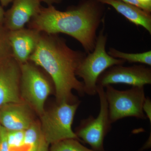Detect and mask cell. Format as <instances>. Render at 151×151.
<instances>
[{
	"mask_svg": "<svg viewBox=\"0 0 151 151\" xmlns=\"http://www.w3.org/2000/svg\"><path fill=\"white\" fill-rule=\"evenodd\" d=\"M20 90L25 100L40 115L44 113L45 101L52 91L46 76L31 61L20 65Z\"/></svg>",
	"mask_w": 151,
	"mask_h": 151,
	"instance_id": "cell-7",
	"label": "cell"
},
{
	"mask_svg": "<svg viewBox=\"0 0 151 151\" xmlns=\"http://www.w3.org/2000/svg\"><path fill=\"white\" fill-rule=\"evenodd\" d=\"M124 2L128 3V4H130L133 5L138 7L139 8L144 10L146 11V12H150L148 11L147 10V9L145 6L143 5L142 3L140 2L138 0H120Z\"/></svg>",
	"mask_w": 151,
	"mask_h": 151,
	"instance_id": "cell-22",
	"label": "cell"
},
{
	"mask_svg": "<svg viewBox=\"0 0 151 151\" xmlns=\"http://www.w3.org/2000/svg\"><path fill=\"white\" fill-rule=\"evenodd\" d=\"M143 111L147 119L151 124V100L149 97H146L143 104Z\"/></svg>",
	"mask_w": 151,
	"mask_h": 151,
	"instance_id": "cell-20",
	"label": "cell"
},
{
	"mask_svg": "<svg viewBox=\"0 0 151 151\" xmlns=\"http://www.w3.org/2000/svg\"><path fill=\"white\" fill-rule=\"evenodd\" d=\"M100 110L94 117L90 115L81 120L75 133L80 141L88 144L94 150L103 151L104 141L106 135L112 129V123L109 118L108 103L105 97L104 87L97 86Z\"/></svg>",
	"mask_w": 151,
	"mask_h": 151,
	"instance_id": "cell-6",
	"label": "cell"
},
{
	"mask_svg": "<svg viewBox=\"0 0 151 151\" xmlns=\"http://www.w3.org/2000/svg\"><path fill=\"white\" fill-rule=\"evenodd\" d=\"M24 132V146L29 148L37 147L42 136L39 125L33 122Z\"/></svg>",
	"mask_w": 151,
	"mask_h": 151,
	"instance_id": "cell-17",
	"label": "cell"
},
{
	"mask_svg": "<svg viewBox=\"0 0 151 151\" xmlns=\"http://www.w3.org/2000/svg\"><path fill=\"white\" fill-rule=\"evenodd\" d=\"M49 145L42 135L36 151H48Z\"/></svg>",
	"mask_w": 151,
	"mask_h": 151,
	"instance_id": "cell-21",
	"label": "cell"
},
{
	"mask_svg": "<svg viewBox=\"0 0 151 151\" xmlns=\"http://www.w3.org/2000/svg\"><path fill=\"white\" fill-rule=\"evenodd\" d=\"M96 0H86L62 12L53 5L42 6L29 23V27L49 34L63 33L72 37L82 45L87 54L94 50L96 32L103 22V9Z\"/></svg>",
	"mask_w": 151,
	"mask_h": 151,
	"instance_id": "cell-2",
	"label": "cell"
},
{
	"mask_svg": "<svg viewBox=\"0 0 151 151\" xmlns=\"http://www.w3.org/2000/svg\"><path fill=\"white\" fill-rule=\"evenodd\" d=\"M104 28L96 39L94 50L88 53L77 67L76 75L83 79L85 94L94 96L97 94V79L101 74L116 65H123L125 60L114 58L106 51L107 36L104 34Z\"/></svg>",
	"mask_w": 151,
	"mask_h": 151,
	"instance_id": "cell-3",
	"label": "cell"
},
{
	"mask_svg": "<svg viewBox=\"0 0 151 151\" xmlns=\"http://www.w3.org/2000/svg\"><path fill=\"white\" fill-rule=\"evenodd\" d=\"M108 53L114 58L123 60L126 62L128 61L130 63H137L146 64L148 66L151 65V50L141 53H130L111 48Z\"/></svg>",
	"mask_w": 151,
	"mask_h": 151,
	"instance_id": "cell-14",
	"label": "cell"
},
{
	"mask_svg": "<svg viewBox=\"0 0 151 151\" xmlns=\"http://www.w3.org/2000/svg\"><path fill=\"white\" fill-rule=\"evenodd\" d=\"M41 34L29 28L9 31L12 57L20 65L29 61L39 42Z\"/></svg>",
	"mask_w": 151,
	"mask_h": 151,
	"instance_id": "cell-10",
	"label": "cell"
},
{
	"mask_svg": "<svg viewBox=\"0 0 151 151\" xmlns=\"http://www.w3.org/2000/svg\"><path fill=\"white\" fill-rule=\"evenodd\" d=\"M76 139H67L60 141L52 144L50 151H97L88 148Z\"/></svg>",
	"mask_w": 151,
	"mask_h": 151,
	"instance_id": "cell-15",
	"label": "cell"
},
{
	"mask_svg": "<svg viewBox=\"0 0 151 151\" xmlns=\"http://www.w3.org/2000/svg\"><path fill=\"white\" fill-rule=\"evenodd\" d=\"M80 102L58 103L41 115L42 134L47 142L53 144L67 139L80 140L72 130V125Z\"/></svg>",
	"mask_w": 151,
	"mask_h": 151,
	"instance_id": "cell-4",
	"label": "cell"
},
{
	"mask_svg": "<svg viewBox=\"0 0 151 151\" xmlns=\"http://www.w3.org/2000/svg\"><path fill=\"white\" fill-rule=\"evenodd\" d=\"M24 131H8V142L10 149L24 146Z\"/></svg>",
	"mask_w": 151,
	"mask_h": 151,
	"instance_id": "cell-18",
	"label": "cell"
},
{
	"mask_svg": "<svg viewBox=\"0 0 151 151\" xmlns=\"http://www.w3.org/2000/svg\"><path fill=\"white\" fill-rule=\"evenodd\" d=\"M115 84L144 86L151 84V68L145 65H116L105 70L97 79V86L106 87Z\"/></svg>",
	"mask_w": 151,
	"mask_h": 151,
	"instance_id": "cell-8",
	"label": "cell"
},
{
	"mask_svg": "<svg viewBox=\"0 0 151 151\" xmlns=\"http://www.w3.org/2000/svg\"><path fill=\"white\" fill-rule=\"evenodd\" d=\"M41 33L39 42L29 61L42 68L51 78L58 103L80 102L72 91L81 96L85 94L84 84L76 78V71L86 53L71 49L58 34Z\"/></svg>",
	"mask_w": 151,
	"mask_h": 151,
	"instance_id": "cell-1",
	"label": "cell"
},
{
	"mask_svg": "<svg viewBox=\"0 0 151 151\" xmlns=\"http://www.w3.org/2000/svg\"><path fill=\"white\" fill-rule=\"evenodd\" d=\"M9 34V30L4 26L0 27V65L13 58Z\"/></svg>",
	"mask_w": 151,
	"mask_h": 151,
	"instance_id": "cell-16",
	"label": "cell"
},
{
	"mask_svg": "<svg viewBox=\"0 0 151 151\" xmlns=\"http://www.w3.org/2000/svg\"><path fill=\"white\" fill-rule=\"evenodd\" d=\"M12 6L5 13L4 26L9 31L21 29L39 13L41 0H14Z\"/></svg>",
	"mask_w": 151,
	"mask_h": 151,
	"instance_id": "cell-11",
	"label": "cell"
},
{
	"mask_svg": "<svg viewBox=\"0 0 151 151\" xmlns=\"http://www.w3.org/2000/svg\"><path fill=\"white\" fill-rule=\"evenodd\" d=\"M37 147H30L28 151H36Z\"/></svg>",
	"mask_w": 151,
	"mask_h": 151,
	"instance_id": "cell-27",
	"label": "cell"
},
{
	"mask_svg": "<svg viewBox=\"0 0 151 151\" xmlns=\"http://www.w3.org/2000/svg\"><path fill=\"white\" fill-rule=\"evenodd\" d=\"M105 87L109 118L112 124L127 117L147 119L142 108L146 97L144 86H132L125 90H118L111 85Z\"/></svg>",
	"mask_w": 151,
	"mask_h": 151,
	"instance_id": "cell-5",
	"label": "cell"
},
{
	"mask_svg": "<svg viewBox=\"0 0 151 151\" xmlns=\"http://www.w3.org/2000/svg\"><path fill=\"white\" fill-rule=\"evenodd\" d=\"M20 66L13 58L0 65V108L21 103Z\"/></svg>",
	"mask_w": 151,
	"mask_h": 151,
	"instance_id": "cell-9",
	"label": "cell"
},
{
	"mask_svg": "<svg viewBox=\"0 0 151 151\" xmlns=\"http://www.w3.org/2000/svg\"><path fill=\"white\" fill-rule=\"evenodd\" d=\"M32 123L29 111L21 103L0 108V125L8 131H24Z\"/></svg>",
	"mask_w": 151,
	"mask_h": 151,
	"instance_id": "cell-12",
	"label": "cell"
},
{
	"mask_svg": "<svg viewBox=\"0 0 151 151\" xmlns=\"http://www.w3.org/2000/svg\"><path fill=\"white\" fill-rule=\"evenodd\" d=\"M138 1L145 6L147 10L150 12H151V0H138Z\"/></svg>",
	"mask_w": 151,
	"mask_h": 151,
	"instance_id": "cell-23",
	"label": "cell"
},
{
	"mask_svg": "<svg viewBox=\"0 0 151 151\" xmlns=\"http://www.w3.org/2000/svg\"><path fill=\"white\" fill-rule=\"evenodd\" d=\"M8 131L0 125V151H10L7 139Z\"/></svg>",
	"mask_w": 151,
	"mask_h": 151,
	"instance_id": "cell-19",
	"label": "cell"
},
{
	"mask_svg": "<svg viewBox=\"0 0 151 151\" xmlns=\"http://www.w3.org/2000/svg\"><path fill=\"white\" fill-rule=\"evenodd\" d=\"M62 0H41V2L45 3L48 6L52 5L54 4H59Z\"/></svg>",
	"mask_w": 151,
	"mask_h": 151,
	"instance_id": "cell-25",
	"label": "cell"
},
{
	"mask_svg": "<svg viewBox=\"0 0 151 151\" xmlns=\"http://www.w3.org/2000/svg\"><path fill=\"white\" fill-rule=\"evenodd\" d=\"M111 6L118 12L137 26H141L151 34L150 13L120 0H96Z\"/></svg>",
	"mask_w": 151,
	"mask_h": 151,
	"instance_id": "cell-13",
	"label": "cell"
},
{
	"mask_svg": "<svg viewBox=\"0 0 151 151\" xmlns=\"http://www.w3.org/2000/svg\"><path fill=\"white\" fill-rule=\"evenodd\" d=\"M14 0H0L1 4L2 7L6 6L12 2Z\"/></svg>",
	"mask_w": 151,
	"mask_h": 151,
	"instance_id": "cell-26",
	"label": "cell"
},
{
	"mask_svg": "<svg viewBox=\"0 0 151 151\" xmlns=\"http://www.w3.org/2000/svg\"><path fill=\"white\" fill-rule=\"evenodd\" d=\"M5 12L2 6H0V27L4 25V19Z\"/></svg>",
	"mask_w": 151,
	"mask_h": 151,
	"instance_id": "cell-24",
	"label": "cell"
}]
</instances>
